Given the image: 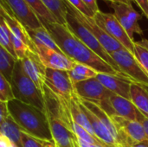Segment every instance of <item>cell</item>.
Wrapping results in <instances>:
<instances>
[{"label": "cell", "mask_w": 148, "mask_h": 147, "mask_svg": "<svg viewBox=\"0 0 148 147\" xmlns=\"http://www.w3.org/2000/svg\"><path fill=\"white\" fill-rule=\"evenodd\" d=\"M40 21L51 35L62 52L68 57L75 62L85 64L94 68L98 73L116 75L128 80L124 75L118 72L114 68L85 45L70 31L67 25L60 24L58 23H49L43 20Z\"/></svg>", "instance_id": "cell-1"}, {"label": "cell", "mask_w": 148, "mask_h": 147, "mask_svg": "<svg viewBox=\"0 0 148 147\" xmlns=\"http://www.w3.org/2000/svg\"><path fill=\"white\" fill-rule=\"evenodd\" d=\"M10 115L22 131L46 141H53L46 113L16 99L8 102Z\"/></svg>", "instance_id": "cell-2"}, {"label": "cell", "mask_w": 148, "mask_h": 147, "mask_svg": "<svg viewBox=\"0 0 148 147\" xmlns=\"http://www.w3.org/2000/svg\"><path fill=\"white\" fill-rule=\"evenodd\" d=\"M10 84L16 100L36 107L46 113L43 91L39 89L26 75L19 60L16 63Z\"/></svg>", "instance_id": "cell-3"}, {"label": "cell", "mask_w": 148, "mask_h": 147, "mask_svg": "<svg viewBox=\"0 0 148 147\" xmlns=\"http://www.w3.org/2000/svg\"><path fill=\"white\" fill-rule=\"evenodd\" d=\"M111 119L115 126L121 147H134L148 141L147 135L140 122L129 120L116 114L111 115Z\"/></svg>", "instance_id": "cell-4"}, {"label": "cell", "mask_w": 148, "mask_h": 147, "mask_svg": "<svg viewBox=\"0 0 148 147\" xmlns=\"http://www.w3.org/2000/svg\"><path fill=\"white\" fill-rule=\"evenodd\" d=\"M120 71L133 83L148 86V74L135 55L127 49H121L110 54Z\"/></svg>", "instance_id": "cell-5"}, {"label": "cell", "mask_w": 148, "mask_h": 147, "mask_svg": "<svg viewBox=\"0 0 148 147\" xmlns=\"http://www.w3.org/2000/svg\"><path fill=\"white\" fill-rule=\"evenodd\" d=\"M67 26L70 29V31L76 37H78L85 45H87L91 50H93L96 55H98L101 58H102L108 64H110L113 68H114L118 72L121 73L110 54L102 47L97 38L75 16H73L69 12L67 16Z\"/></svg>", "instance_id": "cell-6"}, {"label": "cell", "mask_w": 148, "mask_h": 147, "mask_svg": "<svg viewBox=\"0 0 148 147\" xmlns=\"http://www.w3.org/2000/svg\"><path fill=\"white\" fill-rule=\"evenodd\" d=\"M65 3L67 5L68 10L69 13H71L73 16H75L100 42V43L102 45V47L109 53L114 52L116 50L126 49L121 42H119L117 40L113 38L110 35H108L95 21L94 17H90L88 16H85L81 11H79L77 9H75L73 5H71L67 0H64Z\"/></svg>", "instance_id": "cell-7"}, {"label": "cell", "mask_w": 148, "mask_h": 147, "mask_svg": "<svg viewBox=\"0 0 148 147\" xmlns=\"http://www.w3.org/2000/svg\"><path fill=\"white\" fill-rule=\"evenodd\" d=\"M94 18L108 35L121 42L127 50L134 55L135 42L130 38L114 13H105L100 10L95 14Z\"/></svg>", "instance_id": "cell-8"}, {"label": "cell", "mask_w": 148, "mask_h": 147, "mask_svg": "<svg viewBox=\"0 0 148 147\" xmlns=\"http://www.w3.org/2000/svg\"><path fill=\"white\" fill-rule=\"evenodd\" d=\"M110 7L114 10V14L125 29L131 39L134 40V34L143 35V30L139 24L140 15L134 10L131 3H126L118 1L109 2Z\"/></svg>", "instance_id": "cell-9"}, {"label": "cell", "mask_w": 148, "mask_h": 147, "mask_svg": "<svg viewBox=\"0 0 148 147\" xmlns=\"http://www.w3.org/2000/svg\"><path fill=\"white\" fill-rule=\"evenodd\" d=\"M44 85L56 96L70 100L76 94L69 71L46 68Z\"/></svg>", "instance_id": "cell-10"}, {"label": "cell", "mask_w": 148, "mask_h": 147, "mask_svg": "<svg viewBox=\"0 0 148 147\" xmlns=\"http://www.w3.org/2000/svg\"><path fill=\"white\" fill-rule=\"evenodd\" d=\"M13 16L27 29H36L42 28L40 19L25 0H3Z\"/></svg>", "instance_id": "cell-11"}, {"label": "cell", "mask_w": 148, "mask_h": 147, "mask_svg": "<svg viewBox=\"0 0 148 147\" xmlns=\"http://www.w3.org/2000/svg\"><path fill=\"white\" fill-rule=\"evenodd\" d=\"M75 91L78 97L92 102L108 101L111 94V92L108 90L97 78L75 84Z\"/></svg>", "instance_id": "cell-12"}, {"label": "cell", "mask_w": 148, "mask_h": 147, "mask_svg": "<svg viewBox=\"0 0 148 147\" xmlns=\"http://www.w3.org/2000/svg\"><path fill=\"white\" fill-rule=\"evenodd\" d=\"M36 52L46 68L70 71L76 63L62 52H58L46 47L36 46Z\"/></svg>", "instance_id": "cell-13"}, {"label": "cell", "mask_w": 148, "mask_h": 147, "mask_svg": "<svg viewBox=\"0 0 148 147\" xmlns=\"http://www.w3.org/2000/svg\"><path fill=\"white\" fill-rule=\"evenodd\" d=\"M46 114L56 147H79L78 138L54 113L46 111Z\"/></svg>", "instance_id": "cell-14"}, {"label": "cell", "mask_w": 148, "mask_h": 147, "mask_svg": "<svg viewBox=\"0 0 148 147\" xmlns=\"http://www.w3.org/2000/svg\"><path fill=\"white\" fill-rule=\"evenodd\" d=\"M21 62L23 69L26 75L37 86L39 89L43 91L44 89V80L46 75V67L41 62L38 55L29 50L26 56L19 60Z\"/></svg>", "instance_id": "cell-15"}, {"label": "cell", "mask_w": 148, "mask_h": 147, "mask_svg": "<svg viewBox=\"0 0 148 147\" xmlns=\"http://www.w3.org/2000/svg\"><path fill=\"white\" fill-rule=\"evenodd\" d=\"M0 6H1L0 16L3 17V19L5 20L7 25L9 26L11 33L14 36H16L17 38L22 40L23 42H25L30 50L36 52V45L31 41L29 36L28 34L27 29L13 16V14L10 10L7 4L3 0H1V2H0Z\"/></svg>", "instance_id": "cell-16"}, {"label": "cell", "mask_w": 148, "mask_h": 147, "mask_svg": "<svg viewBox=\"0 0 148 147\" xmlns=\"http://www.w3.org/2000/svg\"><path fill=\"white\" fill-rule=\"evenodd\" d=\"M109 101L116 115L121 116L129 120L139 122H140V120L145 117L130 100L111 93L109 96Z\"/></svg>", "instance_id": "cell-17"}, {"label": "cell", "mask_w": 148, "mask_h": 147, "mask_svg": "<svg viewBox=\"0 0 148 147\" xmlns=\"http://www.w3.org/2000/svg\"><path fill=\"white\" fill-rule=\"evenodd\" d=\"M96 78L111 93L131 101L132 82L129 81L128 80L116 75L102 74V73H98Z\"/></svg>", "instance_id": "cell-18"}, {"label": "cell", "mask_w": 148, "mask_h": 147, "mask_svg": "<svg viewBox=\"0 0 148 147\" xmlns=\"http://www.w3.org/2000/svg\"><path fill=\"white\" fill-rule=\"evenodd\" d=\"M0 136L6 138L15 147H23L22 142V129L10 115L0 124Z\"/></svg>", "instance_id": "cell-19"}, {"label": "cell", "mask_w": 148, "mask_h": 147, "mask_svg": "<svg viewBox=\"0 0 148 147\" xmlns=\"http://www.w3.org/2000/svg\"><path fill=\"white\" fill-rule=\"evenodd\" d=\"M27 31L31 41L36 46H42L58 52H62L51 35L44 27L36 29H27Z\"/></svg>", "instance_id": "cell-20"}, {"label": "cell", "mask_w": 148, "mask_h": 147, "mask_svg": "<svg viewBox=\"0 0 148 147\" xmlns=\"http://www.w3.org/2000/svg\"><path fill=\"white\" fill-rule=\"evenodd\" d=\"M69 108H70L71 115H72V118H73L74 121L76 122L79 126H81L84 129H86L91 135H93L94 137H95V133H94L93 127L91 126V123H90L89 120L88 119L86 113L83 112V110H82V107L80 105V102L78 101V97H77L76 94L72 99L69 100Z\"/></svg>", "instance_id": "cell-21"}, {"label": "cell", "mask_w": 148, "mask_h": 147, "mask_svg": "<svg viewBox=\"0 0 148 147\" xmlns=\"http://www.w3.org/2000/svg\"><path fill=\"white\" fill-rule=\"evenodd\" d=\"M131 101L137 109L148 119V92L143 86L131 84Z\"/></svg>", "instance_id": "cell-22"}, {"label": "cell", "mask_w": 148, "mask_h": 147, "mask_svg": "<svg viewBox=\"0 0 148 147\" xmlns=\"http://www.w3.org/2000/svg\"><path fill=\"white\" fill-rule=\"evenodd\" d=\"M69 77L72 82L75 85L76 83H79L87 80L96 78L98 72L85 64L76 62L75 67L70 71H69Z\"/></svg>", "instance_id": "cell-23"}, {"label": "cell", "mask_w": 148, "mask_h": 147, "mask_svg": "<svg viewBox=\"0 0 148 147\" xmlns=\"http://www.w3.org/2000/svg\"><path fill=\"white\" fill-rule=\"evenodd\" d=\"M18 60L0 46V75L8 81H11L14 68Z\"/></svg>", "instance_id": "cell-24"}, {"label": "cell", "mask_w": 148, "mask_h": 147, "mask_svg": "<svg viewBox=\"0 0 148 147\" xmlns=\"http://www.w3.org/2000/svg\"><path fill=\"white\" fill-rule=\"evenodd\" d=\"M44 5L56 17L60 24L67 25V16L69 13L64 0H42Z\"/></svg>", "instance_id": "cell-25"}, {"label": "cell", "mask_w": 148, "mask_h": 147, "mask_svg": "<svg viewBox=\"0 0 148 147\" xmlns=\"http://www.w3.org/2000/svg\"><path fill=\"white\" fill-rule=\"evenodd\" d=\"M0 46L18 60L11 42V31L3 17L0 16Z\"/></svg>", "instance_id": "cell-26"}, {"label": "cell", "mask_w": 148, "mask_h": 147, "mask_svg": "<svg viewBox=\"0 0 148 147\" xmlns=\"http://www.w3.org/2000/svg\"><path fill=\"white\" fill-rule=\"evenodd\" d=\"M40 20L49 23H57L56 17L44 5L42 0H25Z\"/></svg>", "instance_id": "cell-27"}, {"label": "cell", "mask_w": 148, "mask_h": 147, "mask_svg": "<svg viewBox=\"0 0 148 147\" xmlns=\"http://www.w3.org/2000/svg\"><path fill=\"white\" fill-rule=\"evenodd\" d=\"M15 99L12 87L2 75H0V101L9 102Z\"/></svg>", "instance_id": "cell-28"}, {"label": "cell", "mask_w": 148, "mask_h": 147, "mask_svg": "<svg viewBox=\"0 0 148 147\" xmlns=\"http://www.w3.org/2000/svg\"><path fill=\"white\" fill-rule=\"evenodd\" d=\"M22 142L23 147H47L50 141L40 139L22 131Z\"/></svg>", "instance_id": "cell-29"}, {"label": "cell", "mask_w": 148, "mask_h": 147, "mask_svg": "<svg viewBox=\"0 0 148 147\" xmlns=\"http://www.w3.org/2000/svg\"><path fill=\"white\" fill-rule=\"evenodd\" d=\"M11 42H12V44H13V47H14V49H15V52L16 54L18 60L23 59L26 56L27 53L29 52V50H30L29 48L27 46L25 42H23L22 40L17 38L12 33H11Z\"/></svg>", "instance_id": "cell-30"}, {"label": "cell", "mask_w": 148, "mask_h": 147, "mask_svg": "<svg viewBox=\"0 0 148 147\" xmlns=\"http://www.w3.org/2000/svg\"><path fill=\"white\" fill-rule=\"evenodd\" d=\"M134 55L148 74V50L142 46L139 45L135 42V48H134Z\"/></svg>", "instance_id": "cell-31"}, {"label": "cell", "mask_w": 148, "mask_h": 147, "mask_svg": "<svg viewBox=\"0 0 148 147\" xmlns=\"http://www.w3.org/2000/svg\"><path fill=\"white\" fill-rule=\"evenodd\" d=\"M71 5H73L75 9H77L79 11H81L85 16L95 17V14L82 1V0H67Z\"/></svg>", "instance_id": "cell-32"}, {"label": "cell", "mask_w": 148, "mask_h": 147, "mask_svg": "<svg viewBox=\"0 0 148 147\" xmlns=\"http://www.w3.org/2000/svg\"><path fill=\"white\" fill-rule=\"evenodd\" d=\"M10 116L9 109H8V102L0 101V124L7 120Z\"/></svg>", "instance_id": "cell-33"}, {"label": "cell", "mask_w": 148, "mask_h": 147, "mask_svg": "<svg viewBox=\"0 0 148 147\" xmlns=\"http://www.w3.org/2000/svg\"><path fill=\"white\" fill-rule=\"evenodd\" d=\"M95 14H96L98 11H100L97 0H82Z\"/></svg>", "instance_id": "cell-34"}, {"label": "cell", "mask_w": 148, "mask_h": 147, "mask_svg": "<svg viewBox=\"0 0 148 147\" xmlns=\"http://www.w3.org/2000/svg\"><path fill=\"white\" fill-rule=\"evenodd\" d=\"M134 1L137 5L140 8L143 14L147 17L148 16V0H132Z\"/></svg>", "instance_id": "cell-35"}, {"label": "cell", "mask_w": 148, "mask_h": 147, "mask_svg": "<svg viewBox=\"0 0 148 147\" xmlns=\"http://www.w3.org/2000/svg\"><path fill=\"white\" fill-rule=\"evenodd\" d=\"M9 146V140L3 136H0V147Z\"/></svg>", "instance_id": "cell-36"}, {"label": "cell", "mask_w": 148, "mask_h": 147, "mask_svg": "<svg viewBox=\"0 0 148 147\" xmlns=\"http://www.w3.org/2000/svg\"><path fill=\"white\" fill-rule=\"evenodd\" d=\"M140 123L142 124V126H143V127H144V129L146 131V133H147V135L148 137V119H147L146 117H144L140 120Z\"/></svg>", "instance_id": "cell-37"}, {"label": "cell", "mask_w": 148, "mask_h": 147, "mask_svg": "<svg viewBox=\"0 0 148 147\" xmlns=\"http://www.w3.org/2000/svg\"><path fill=\"white\" fill-rule=\"evenodd\" d=\"M139 45L142 46L143 48H145L147 50H148V39H142L141 41L136 42Z\"/></svg>", "instance_id": "cell-38"}, {"label": "cell", "mask_w": 148, "mask_h": 147, "mask_svg": "<svg viewBox=\"0 0 148 147\" xmlns=\"http://www.w3.org/2000/svg\"><path fill=\"white\" fill-rule=\"evenodd\" d=\"M78 145H79V147H90L89 144L86 143L85 141H83L80 139H78Z\"/></svg>", "instance_id": "cell-39"}, {"label": "cell", "mask_w": 148, "mask_h": 147, "mask_svg": "<svg viewBox=\"0 0 148 147\" xmlns=\"http://www.w3.org/2000/svg\"><path fill=\"white\" fill-rule=\"evenodd\" d=\"M134 147H148V141L147 142H144V143H140L139 145H136Z\"/></svg>", "instance_id": "cell-40"}, {"label": "cell", "mask_w": 148, "mask_h": 147, "mask_svg": "<svg viewBox=\"0 0 148 147\" xmlns=\"http://www.w3.org/2000/svg\"><path fill=\"white\" fill-rule=\"evenodd\" d=\"M115 1L122 2V3H131V1H132V0H115Z\"/></svg>", "instance_id": "cell-41"}, {"label": "cell", "mask_w": 148, "mask_h": 147, "mask_svg": "<svg viewBox=\"0 0 148 147\" xmlns=\"http://www.w3.org/2000/svg\"><path fill=\"white\" fill-rule=\"evenodd\" d=\"M90 147H104L101 145H99V144H96V145H89Z\"/></svg>", "instance_id": "cell-42"}, {"label": "cell", "mask_w": 148, "mask_h": 147, "mask_svg": "<svg viewBox=\"0 0 148 147\" xmlns=\"http://www.w3.org/2000/svg\"><path fill=\"white\" fill-rule=\"evenodd\" d=\"M143 87H144V88L148 92V86H143Z\"/></svg>", "instance_id": "cell-43"}, {"label": "cell", "mask_w": 148, "mask_h": 147, "mask_svg": "<svg viewBox=\"0 0 148 147\" xmlns=\"http://www.w3.org/2000/svg\"><path fill=\"white\" fill-rule=\"evenodd\" d=\"M104 1H108V2H111V1H115V0H104Z\"/></svg>", "instance_id": "cell-44"}, {"label": "cell", "mask_w": 148, "mask_h": 147, "mask_svg": "<svg viewBox=\"0 0 148 147\" xmlns=\"http://www.w3.org/2000/svg\"><path fill=\"white\" fill-rule=\"evenodd\" d=\"M147 18H148V16H147Z\"/></svg>", "instance_id": "cell-45"}]
</instances>
